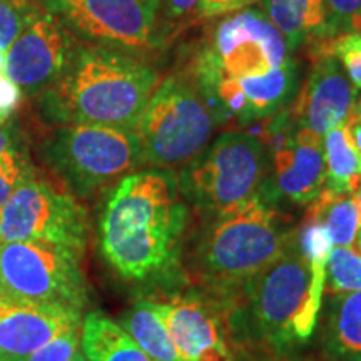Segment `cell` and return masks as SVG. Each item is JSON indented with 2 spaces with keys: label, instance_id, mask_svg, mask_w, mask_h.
Segmentation results:
<instances>
[{
  "label": "cell",
  "instance_id": "36",
  "mask_svg": "<svg viewBox=\"0 0 361 361\" xmlns=\"http://www.w3.org/2000/svg\"><path fill=\"white\" fill-rule=\"evenodd\" d=\"M355 114L358 116V117H361V97H360V101H358V104H356V107H355Z\"/></svg>",
  "mask_w": 361,
  "mask_h": 361
},
{
  "label": "cell",
  "instance_id": "18",
  "mask_svg": "<svg viewBox=\"0 0 361 361\" xmlns=\"http://www.w3.org/2000/svg\"><path fill=\"white\" fill-rule=\"evenodd\" d=\"M80 350L90 361H152L119 323L101 311L82 318Z\"/></svg>",
  "mask_w": 361,
  "mask_h": 361
},
{
  "label": "cell",
  "instance_id": "35",
  "mask_svg": "<svg viewBox=\"0 0 361 361\" xmlns=\"http://www.w3.org/2000/svg\"><path fill=\"white\" fill-rule=\"evenodd\" d=\"M4 66H6V52L0 51V72L4 71Z\"/></svg>",
  "mask_w": 361,
  "mask_h": 361
},
{
  "label": "cell",
  "instance_id": "24",
  "mask_svg": "<svg viewBox=\"0 0 361 361\" xmlns=\"http://www.w3.org/2000/svg\"><path fill=\"white\" fill-rule=\"evenodd\" d=\"M35 174L34 166L20 147L0 154V207L6 204L11 194Z\"/></svg>",
  "mask_w": 361,
  "mask_h": 361
},
{
  "label": "cell",
  "instance_id": "12",
  "mask_svg": "<svg viewBox=\"0 0 361 361\" xmlns=\"http://www.w3.org/2000/svg\"><path fill=\"white\" fill-rule=\"evenodd\" d=\"M78 42L61 22L35 6L19 37L6 51L4 75L20 92L37 97L61 78Z\"/></svg>",
  "mask_w": 361,
  "mask_h": 361
},
{
  "label": "cell",
  "instance_id": "22",
  "mask_svg": "<svg viewBox=\"0 0 361 361\" xmlns=\"http://www.w3.org/2000/svg\"><path fill=\"white\" fill-rule=\"evenodd\" d=\"M306 218L322 226L333 247L355 245L360 231V211L355 194H336L323 189L308 206Z\"/></svg>",
  "mask_w": 361,
  "mask_h": 361
},
{
  "label": "cell",
  "instance_id": "14",
  "mask_svg": "<svg viewBox=\"0 0 361 361\" xmlns=\"http://www.w3.org/2000/svg\"><path fill=\"white\" fill-rule=\"evenodd\" d=\"M300 74L301 64L291 56L264 75L219 80L216 85L219 126H246L276 114L295 99L301 84Z\"/></svg>",
  "mask_w": 361,
  "mask_h": 361
},
{
  "label": "cell",
  "instance_id": "31",
  "mask_svg": "<svg viewBox=\"0 0 361 361\" xmlns=\"http://www.w3.org/2000/svg\"><path fill=\"white\" fill-rule=\"evenodd\" d=\"M22 92L6 75H0V126L8 124L20 102Z\"/></svg>",
  "mask_w": 361,
  "mask_h": 361
},
{
  "label": "cell",
  "instance_id": "19",
  "mask_svg": "<svg viewBox=\"0 0 361 361\" xmlns=\"http://www.w3.org/2000/svg\"><path fill=\"white\" fill-rule=\"evenodd\" d=\"M326 350L336 361H361V290L338 295L333 300Z\"/></svg>",
  "mask_w": 361,
  "mask_h": 361
},
{
  "label": "cell",
  "instance_id": "17",
  "mask_svg": "<svg viewBox=\"0 0 361 361\" xmlns=\"http://www.w3.org/2000/svg\"><path fill=\"white\" fill-rule=\"evenodd\" d=\"M261 8L286 39L291 54L328 42L323 0H261Z\"/></svg>",
  "mask_w": 361,
  "mask_h": 361
},
{
  "label": "cell",
  "instance_id": "10",
  "mask_svg": "<svg viewBox=\"0 0 361 361\" xmlns=\"http://www.w3.org/2000/svg\"><path fill=\"white\" fill-rule=\"evenodd\" d=\"M82 256L44 241L0 243V295L82 311L89 303Z\"/></svg>",
  "mask_w": 361,
  "mask_h": 361
},
{
  "label": "cell",
  "instance_id": "23",
  "mask_svg": "<svg viewBox=\"0 0 361 361\" xmlns=\"http://www.w3.org/2000/svg\"><path fill=\"white\" fill-rule=\"evenodd\" d=\"M361 290V251L355 246H335L326 261L324 293L331 296Z\"/></svg>",
  "mask_w": 361,
  "mask_h": 361
},
{
  "label": "cell",
  "instance_id": "32",
  "mask_svg": "<svg viewBox=\"0 0 361 361\" xmlns=\"http://www.w3.org/2000/svg\"><path fill=\"white\" fill-rule=\"evenodd\" d=\"M17 134L8 124L0 126V154L17 149Z\"/></svg>",
  "mask_w": 361,
  "mask_h": 361
},
{
  "label": "cell",
  "instance_id": "15",
  "mask_svg": "<svg viewBox=\"0 0 361 361\" xmlns=\"http://www.w3.org/2000/svg\"><path fill=\"white\" fill-rule=\"evenodd\" d=\"M79 324V310L0 295V361H27L62 331Z\"/></svg>",
  "mask_w": 361,
  "mask_h": 361
},
{
  "label": "cell",
  "instance_id": "13",
  "mask_svg": "<svg viewBox=\"0 0 361 361\" xmlns=\"http://www.w3.org/2000/svg\"><path fill=\"white\" fill-rule=\"evenodd\" d=\"M290 112L298 128L323 135L348 123L356 107V87L335 57L311 61V69L300 84Z\"/></svg>",
  "mask_w": 361,
  "mask_h": 361
},
{
  "label": "cell",
  "instance_id": "34",
  "mask_svg": "<svg viewBox=\"0 0 361 361\" xmlns=\"http://www.w3.org/2000/svg\"><path fill=\"white\" fill-rule=\"evenodd\" d=\"M72 361H90V360H87V356L82 353V350H79L78 355L74 356V360H72Z\"/></svg>",
  "mask_w": 361,
  "mask_h": 361
},
{
  "label": "cell",
  "instance_id": "26",
  "mask_svg": "<svg viewBox=\"0 0 361 361\" xmlns=\"http://www.w3.org/2000/svg\"><path fill=\"white\" fill-rule=\"evenodd\" d=\"M34 7L32 0H0V51L6 52L19 37Z\"/></svg>",
  "mask_w": 361,
  "mask_h": 361
},
{
  "label": "cell",
  "instance_id": "21",
  "mask_svg": "<svg viewBox=\"0 0 361 361\" xmlns=\"http://www.w3.org/2000/svg\"><path fill=\"white\" fill-rule=\"evenodd\" d=\"M121 326L152 361H184L154 308V301L135 303L123 316Z\"/></svg>",
  "mask_w": 361,
  "mask_h": 361
},
{
  "label": "cell",
  "instance_id": "8",
  "mask_svg": "<svg viewBox=\"0 0 361 361\" xmlns=\"http://www.w3.org/2000/svg\"><path fill=\"white\" fill-rule=\"evenodd\" d=\"M75 40L149 59L176 32L166 24L161 0H32Z\"/></svg>",
  "mask_w": 361,
  "mask_h": 361
},
{
  "label": "cell",
  "instance_id": "3",
  "mask_svg": "<svg viewBox=\"0 0 361 361\" xmlns=\"http://www.w3.org/2000/svg\"><path fill=\"white\" fill-rule=\"evenodd\" d=\"M194 251V271L216 296L241 295L258 274L290 250L296 229L261 189L236 209L209 219Z\"/></svg>",
  "mask_w": 361,
  "mask_h": 361
},
{
  "label": "cell",
  "instance_id": "28",
  "mask_svg": "<svg viewBox=\"0 0 361 361\" xmlns=\"http://www.w3.org/2000/svg\"><path fill=\"white\" fill-rule=\"evenodd\" d=\"M80 326H72L39 348L27 361H72L80 350Z\"/></svg>",
  "mask_w": 361,
  "mask_h": 361
},
{
  "label": "cell",
  "instance_id": "33",
  "mask_svg": "<svg viewBox=\"0 0 361 361\" xmlns=\"http://www.w3.org/2000/svg\"><path fill=\"white\" fill-rule=\"evenodd\" d=\"M346 128H348L351 142H353L355 149L361 156V117H358L353 112V116H351L348 119V123H346Z\"/></svg>",
  "mask_w": 361,
  "mask_h": 361
},
{
  "label": "cell",
  "instance_id": "4",
  "mask_svg": "<svg viewBox=\"0 0 361 361\" xmlns=\"http://www.w3.org/2000/svg\"><path fill=\"white\" fill-rule=\"evenodd\" d=\"M326 261L310 258L295 243L246 288L251 323L274 348L300 345L313 335L322 311Z\"/></svg>",
  "mask_w": 361,
  "mask_h": 361
},
{
  "label": "cell",
  "instance_id": "11",
  "mask_svg": "<svg viewBox=\"0 0 361 361\" xmlns=\"http://www.w3.org/2000/svg\"><path fill=\"white\" fill-rule=\"evenodd\" d=\"M89 228L87 211L74 194L37 173L0 207V243L44 241L84 252Z\"/></svg>",
  "mask_w": 361,
  "mask_h": 361
},
{
  "label": "cell",
  "instance_id": "20",
  "mask_svg": "<svg viewBox=\"0 0 361 361\" xmlns=\"http://www.w3.org/2000/svg\"><path fill=\"white\" fill-rule=\"evenodd\" d=\"M324 189L336 194H355L361 188V156L351 142L348 128L329 130L323 135Z\"/></svg>",
  "mask_w": 361,
  "mask_h": 361
},
{
  "label": "cell",
  "instance_id": "27",
  "mask_svg": "<svg viewBox=\"0 0 361 361\" xmlns=\"http://www.w3.org/2000/svg\"><path fill=\"white\" fill-rule=\"evenodd\" d=\"M328 52L340 62L356 89L361 87V32H346L329 42Z\"/></svg>",
  "mask_w": 361,
  "mask_h": 361
},
{
  "label": "cell",
  "instance_id": "7",
  "mask_svg": "<svg viewBox=\"0 0 361 361\" xmlns=\"http://www.w3.org/2000/svg\"><path fill=\"white\" fill-rule=\"evenodd\" d=\"M218 128L191 75L179 69L161 79L139 119L141 164L174 169L196 159Z\"/></svg>",
  "mask_w": 361,
  "mask_h": 361
},
{
  "label": "cell",
  "instance_id": "6",
  "mask_svg": "<svg viewBox=\"0 0 361 361\" xmlns=\"http://www.w3.org/2000/svg\"><path fill=\"white\" fill-rule=\"evenodd\" d=\"M268 178V149L258 135L229 130L183 166L178 183L188 204L213 219L252 200Z\"/></svg>",
  "mask_w": 361,
  "mask_h": 361
},
{
  "label": "cell",
  "instance_id": "1",
  "mask_svg": "<svg viewBox=\"0 0 361 361\" xmlns=\"http://www.w3.org/2000/svg\"><path fill=\"white\" fill-rule=\"evenodd\" d=\"M188 224L189 204L173 169L130 173L117 183L102 211V255L124 279L168 276L179 264Z\"/></svg>",
  "mask_w": 361,
  "mask_h": 361
},
{
  "label": "cell",
  "instance_id": "2",
  "mask_svg": "<svg viewBox=\"0 0 361 361\" xmlns=\"http://www.w3.org/2000/svg\"><path fill=\"white\" fill-rule=\"evenodd\" d=\"M146 57L78 42L62 75L37 96L40 116L52 126L90 124L135 133L161 82Z\"/></svg>",
  "mask_w": 361,
  "mask_h": 361
},
{
  "label": "cell",
  "instance_id": "9",
  "mask_svg": "<svg viewBox=\"0 0 361 361\" xmlns=\"http://www.w3.org/2000/svg\"><path fill=\"white\" fill-rule=\"evenodd\" d=\"M44 157L79 197L92 196L142 166L135 133L107 126H59L44 144Z\"/></svg>",
  "mask_w": 361,
  "mask_h": 361
},
{
  "label": "cell",
  "instance_id": "25",
  "mask_svg": "<svg viewBox=\"0 0 361 361\" xmlns=\"http://www.w3.org/2000/svg\"><path fill=\"white\" fill-rule=\"evenodd\" d=\"M326 11V39L361 32V0H323Z\"/></svg>",
  "mask_w": 361,
  "mask_h": 361
},
{
  "label": "cell",
  "instance_id": "5",
  "mask_svg": "<svg viewBox=\"0 0 361 361\" xmlns=\"http://www.w3.org/2000/svg\"><path fill=\"white\" fill-rule=\"evenodd\" d=\"M293 56L286 39L261 7L226 13L209 37L194 49L184 71L200 89L211 114H218L216 85L223 79L264 75Z\"/></svg>",
  "mask_w": 361,
  "mask_h": 361
},
{
  "label": "cell",
  "instance_id": "30",
  "mask_svg": "<svg viewBox=\"0 0 361 361\" xmlns=\"http://www.w3.org/2000/svg\"><path fill=\"white\" fill-rule=\"evenodd\" d=\"M258 0H201L200 6L196 11L197 20H207L214 19V17L226 16L241 8L250 7Z\"/></svg>",
  "mask_w": 361,
  "mask_h": 361
},
{
  "label": "cell",
  "instance_id": "29",
  "mask_svg": "<svg viewBox=\"0 0 361 361\" xmlns=\"http://www.w3.org/2000/svg\"><path fill=\"white\" fill-rule=\"evenodd\" d=\"M201 0H161V12L168 24L174 32L176 27L191 20V17H196L197 6Z\"/></svg>",
  "mask_w": 361,
  "mask_h": 361
},
{
  "label": "cell",
  "instance_id": "16",
  "mask_svg": "<svg viewBox=\"0 0 361 361\" xmlns=\"http://www.w3.org/2000/svg\"><path fill=\"white\" fill-rule=\"evenodd\" d=\"M184 361H234L218 316L197 296L154 303Z\"/></svg>",
  "mask_w": 361,
  "mask_h": 361
}]
</instances>
